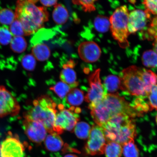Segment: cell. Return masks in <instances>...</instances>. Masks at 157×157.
Wrapping results in <instances>:
<instances>
[{
	"label": "cell",
	"instance_id": "11",
	"mask_svg": "<svg viewBox=\"0 0 157 157\" xmlns=\"http://www.w3.org/2000/svg\"><path fill=\"white\" fill-rule=\"evenodd\" d=\"M23 126L25 132L31 142L40 144L45 140L47 131L42 123L24 117Z\"/></svg>",
	"mask_w": 157,
	"mask_h": 157
},
{
	"label": "cell",
	"instance_id": "8",
	"mask_svg": "<svg viewBox=\"0 0 157 157\" xmlns=\"http://www.w3.org/2000/svg\"><path fill=\"white\" fill-rule=\"evenodd\" d=\"M107 143L103 128L94 125L91 128L84 150L90 155L103 154Z\"/></svg>",
	"mask_w": 157,
	"mask_h": 157
},
{
	"label": "cell",
	"instance_id": "35",
	"mask_svg": "<svg viewBox=\"0 0 157 157\" xmlns=\"http://www.w3.org/2000/svg\"><path fill=\"white\" fill-rule=\"evenodd\" d=\"M95 1H72L74 4L81 6L82 9L86 12H91L95 11Z\"/></svg>",
	"mask_w": 157,
	"mask_h": 157
},
{
	"label": "cell",
	"instance_id": "7",
	"mask_svg": "<svg viewBox=\"0 0 157 157\" xmlns=\"http://www.w3.org/2000/svg\"><path fill=\"white\" fill-rule=\"evenodd\" d=\"M57 113L54 125V131L58 135L64 130L72 132L79 121L78 113L81 112L80 108L71 107L69 109L59 110Z\"/></svg>",
	"mask_w": 157,
	"mask_h": 157
},
{
	"label": "cell",
	"instance_id": "36",
	"mask_svg": "<svg viewBox=\"0 0 157 157\" xmlns=\"http://www.w3.org/2000/svg\"><path fill=\"white\" fill-rule=\"evenodd\" d=\"M146 10L150 13L157 15V1L146 0L143 1Z\"/></svg>",
	"mask_w": 157,
	"mask_h": 157
},
{
	"label": "cell",
	"instance_id": "39",
	"mask_svg": "<svg viewBox=\"0 0 157 157\" xmlns=\"http://www.w3.org/2000/svg\"><path fill=\"white\" fill-rule=\"evenodd\" d=\"M64 157H78L76 155L72 154H69L68 155H66Z\"/></svg>",
	"mask_w": 157,
	"mask_h": 157
},
{
	"label": "cell",
	"instance_id": "12",
	"mask_svg": "<svg viewBox=\"0 0 157 157\" xmlns=\"http://www.w3.org/2000/svg\"><path fill=\"white\" fill-rule=\"evenodd\" d=\"M25 148L18 137L10 134L1 144L2 157H24Z\"/></svg>",
	"mask_w": 157,
	"mask_h": 157
},
{
	"label": "cell",
	"instance_id": "28",
	"mask_svg": "<svg viewBox=\"0 0 157 157\" xmlns=\"http://www.w3.org/2000/svg\"><path fill=\"white\" fill-rule=\"evenodd\" d=\"M122 153L125 157H139V151L134 140L125 143L122 146Z\"/></svg>",
	"mask_w": 157,
	"mask_h": 157
},
{
	"label": "cell",
	"instance_id": "3",
	"mask_svg": "<svg viewBox=\"0 0 157 157\" xmlns=\"http://www.w3.org/2000/svg\"><path fill=\"white\" fill-rule=\"evenodd\" d=\"M129 116L121 114L112 117L102 127L107 142H114L121 146L136 136V126Z\"/></svg>",
	"mask_w": 157,
	"mask_h": 157
},
{
	"label": "cell",
	"instance_id": "37",
	"mask_svg": "<svg viewBox=\"0 0 157 157\" xmlns=\"http://www.w3.org/2000/svg\"><path fill=\"white\" fill-rule=\"evenodd\" d=\"M42 4L46 7H51L57 4V1H40Z\"/></svg>",
	"mask_w": 157,
	"mask_h": 157
},
{
	"label": "cell",
	"instance_id": "5",
	"mask_svg": "<svg viewBox=\"0 0 157 157\" xmlns=\"http://www.w3.org/2000/svg\"><path fill=\"white\" fill-rule=\"evenodd\" d=\"M143 68L132 66L121 72V90L131 95L141 98L147 97L146 88L142 78Z\"/></svg>",
	"mask_w": 157,
	"mask_h": 157
},
{
	"label": "cell",
	"instance_id": "23",
	"mask_svg": "<svg viewBox=\"0 0 157 157\" xmlns=\"http://www.w3.org/2000/svg\"><path fill=\"white\" fill-rule=\"evenodd\" d=\"M11 50L16 53H21L27 48L26 40L23 36H13L10 43Z\"/></svg>",
	"mask_w": 157,
	"mask_h": 157
},
{
	"label": "cell",
	"instance_id": "10",
	"mask_svg": "<svg viewBox=\"0 0 157 157\" xmlns=\"http://www.w3.org/2000/svg\"><path fill=\"white\" fill-rule=\"evenodd\" d=\"M21 106L18 101L5 86H0V118L18 114Z\"/></svg>",
	"mask_w": 157,
	"mask_h": 157
},
{
	"label": "cell",
	"instance_id": "1",
	"mask_svg": "<svg viewBox=\"0 0 157 157\" xmlns=\"http://www.w3.org/2000/svg\"><path fill=\"white\" fill-rule=\"evenodd\" d=\"M89 109L94 121L101 127L115 116L125 114L132 117L139 114L124 98L115 94H107L101 101Z\"/></svg>",
	"mask_w": 157,
	"mask_h": 157
},
{
	"label": "cell",
	"instance_id": "25",
	"mask_svg": "<svg viewBox=\"0 0 157 157\" xmlns=\"http://www.w3.org/2000/svg\"><path fill=\"white\" fill-rule=\"evenodd\" d=\"M109 19L106 17L98 15L94 21V26L96 30L99 33L107 32L110 27Z\"/></svg>",
	"mask_w": 157,
	"mask_h": 157
},
{
	"label": "cell",
	"instance_id": "19",
	"mask_svg": "<svg viewBox=\"0 0 157 157\" xmlns=\"http://www.w3.org/2000/svg\"><path fill=\"white\" fill-rule=\"evenodd\" d=\"M103 87L107 94H113L121 89V82L119 77L115 75H109L104 80Z\"/></svg>",
	"mask_w": 157,
	"mask_h": 157
},
{
	"label": "cell",
	"instance_id": "20",
	"mask_svg": "<svg viewBox=\"0 0 157 157\" xmlns=\"http://www.w3.org/2000/svg\"><path fill=\"white\" fill-rule=\"evenodd\" d=\"M52 17L55 23L58 25H63L67 21L69 13L66 8L60 4L55 6L52 13Z\"/></svg>",
	"mask_w": 157,
	"mask_h": 157
},
{
	"label": "cell",
	"instance_id": "26",
	"mask_svg": "<svg viewBox=\"0 0 157 157\" xmlns=\"http://www.w3.org/2000/svg\"><path fill=\"white\" fill-rule=\"evenodd\" d=\"M91 129V127L88 123L80 122L76 124L74 131L78 138L86 139L89 137Z\"/></svg>",
	"mask_w": 157,
	"mask_h": 157
},
{
	"label": "cell",
	"instance_id": "4",
	"mask_svg": "<svg viewBox=\"0 0 157 157\" xmlns=\"http://www.w3.org/2000/svg\"><path fill=\"white\" fill-rule=\"evenodd\" d=\"M56 102L47 95L40 96L33 101L32 107L24 114V117L42 124L47 132H55L54 125L58 110Z\"/></svg>",
	"mask_w": 157,
	"mask_h": 157
},
{
	"label": "cell",
	"instance_id": "30",
	"mask_svg": "<svg viewBox=\"0 0 157 157\" xmlns=\"http://www.w3.org/2000/svg\"><path fill=\"white\" fill-rule=\"evenodd\" d=\"M21 64L25 70L33 71L36 65V59L32 54L25 55L21 59Z\"/></svg>",
	"mask_w": 157,
	"mask_h": 157
},
{
	"label": "cell",
	"instance_id": "33",
	"mask_svg": "<svg viewBox=\"0 0 157 157\" xmlns=\"http://www.w3.org/2000/svg\"><path fill=\"white\" fill-rule=\"evenodd\" d=\"M143 98L139 97L135 99L133 102V107H132L137 112L140 114L146 112L149 110H150L148 104L145 101Z\"/></svg>",
	"mask_w": 157,
	"mask_h": 157
},
{
	"label": "cell",
	"instance_id": "9",
	"mask_svg": "<svg viewBox=\"0 0 157 157\" xmlns=\"http://www.w3.org/2000/svg\"><path fill=\"white\" fill-rule=\"evenodd\" d=\"M101 70L98 69L88 78L90 88L84 97L85 101L90 103L88 108L94 106L102 100L107 94L101 83Z\"/></svg>",
	"mask_w": 157,
	"mask_h": 157
},
{
	"label": "cell",
	"instance_id": "18",
	"mask_svg": "<svg viewBox=\"0 0 157 157\" xmlns=\"http://www.w3.org/2000/svg\"><path fill=\"white\" fill-rule=\"evenodd\" d=\"M32 54L36 60L39 61H44L50 57V49L48 45L43 43H38L33 45Z\"/></svg>",
	"mask_w": 157,
	"mask_h": 157
},
{
	"label": "cell",
	"instance_id": "2",
	"mask_svg": "<svg viewBox=\"0 0 157 157\" xmlns=\"http://www.w3.org/2000/svg\"><path fill=\"white\" fill-rule=\"evenodd\" d=\"M38 1L21 0L17 2L15 19L22 24L25 35L38 32L48 20V12L44 7L37 6Z\"/></svg>",
	"mask_w": 157,
	"mask_h": 157
},
{
	"label": "cell",
	"instance_id": "22",
	"mask_svg": "<svg viewBox=\"0 0 157 157\" xmlns=\"http://www.w3.org/2000/svg\"><path fill=\"white\" fill-rule=\"evenodd\" d=\"M123 152L122 146L114 142H108L105 148L106 157H121Z\"/></svg>",
	"mask_w": 157,
	"mask_h": 157
},
{
	"label": "cell",
	"instance_id": "31",
	"mask_svg": "<svg viewBox=\"0 0 157 157\" xmlns=\"http://www.w3.org/2000/svg\"><path fill=\"white\" fill-rule=\"evenodd\" d=\"M9 30L14 36H23L25 35L22 24L18 20L15 19L10 25Z\"/></svg>",
	"mask_w": 157,
	"mask_h": 157
},
{
	"label": "cell",
	"instance_id": "29",
	"mask_svg": "<svg viewBox=\"0 0 157 157\" xmlns=\"http://www.w3.org/2000/svg\"><path fill=\"white\" fill-rule=\"evenodd\" d=\"M15 19V13L11 9L4 8L0 10V23L10 25Z\"/></svg>",
	"mask_w": 157,
	"mask_h": 157
},
{
	"label": "cell",
	"instance_id": "13",
	"mask_svg": "<svg viewBox=\"0 0 157 157\" xmlns=\"http://www.w3.org/2000/svg\"><path fill=\"white\" fill-rule=\"evenodd\" d=\"M150 18V13L146 10H135L131 11L129 14L128 24L129 34L135 33L144 29Z\"/></svg>",
	"mask_w": 157,
	"mask_h": 157
},
{
	"label": "cell",
	"instance_id": "6",
	"mask_svg": "<svg viewBox=\"0 0 157 157\" xmlns=\"http://www.w3.org/2000/svg\"><path fill=\"white\" fill-rule=\"evenodd\" d=\"M129 12L126 6L115 10L110 17V29L114 39L123 46L128 45L127 38L129 34L128 27Z\"/></svg>",
	"mask_w": 157,
	"mask_h": 157
},
{
	"label": "cell",
	"instance_id": "40",
	"mask_svg": "<svg viewBox=\"0 0 157 157\" xmlns=\"http://www.w3.org/2000/svg\"><path fill=\"white\" fill-rule=\"evenodd\" d=\"M156 122L157 124V115L156 117Z\"/></svg>",
	"mask_w": 157,
	"mask_h": 157
},
{
	"label": "cell",
	"instance_id": "15",
	"mask_svg": "<svg viewBox=\"0 0 157 157\" xmlns=\"http://www.w3.org/2000/svg\"><path fill=\"white\" fill-rule=\"evenodd\" d=\"M75 66L74 61L70 60L63 65L60 75L61 81L69 86L72 89L77 87L78 85L76 72L73 69Z\"/></svg>",
	"mask_w": 157,
	"mask_h": 157
},
{
	"label": "cell",
	"instance_id": "17",
	"mask_svg": "<svg viewBox=\"0 0 157 157\" xmlns=\"http://www.w3.org/2000/svg\"><path fill=\"white\" fill-rule=\"evenodd\" d=\"M45 147L49 151L56 152L60 151L64 145L61 137L56 132L48 135L44 140Z\"/></svg>",
	"mask_w": 157,
	"mask_h": 157
},
{
	"label": "cell",
	"instance_id": "14",
	"mask_svg": "<svg viewBox=\"0 0 157 157\" xmlns=\"http://www.w3.org/2000/svg\"><path fill=\"white\" fill-rule=\"evenodd\" d=\"M78 52L82 60L87 63L97 62L101 52L98 44L92 41H86L80 44L78 47Z\"/></svg>",
	"mask_w": 157,
	"mask_h": 157
},
{
	"label": "cell",
	"instance_id": "16",
	"mask_svg": "<svg viewBox=\"0 0 157 157\" xmlns=\"http://www.w3.org/2000/svg\"><path fill=\"white\" fill-rule=\"evenodd\" d=\"M84 99L83 91L78 88H72L62 101L64 106L75 107L83 102Z\"/></svg>",
	"mask_w": 157,
	"mask_h": 157
},
{
	"label": "cell",
	"instance_id": "34",
	"mask_svg": "<svg viewBox=\"0 0 157 157\" xmlns=\"http://www.w3.org/2000/svg\"><path fill=\"white\" fill-rule=\"evenodd\" d=\"M147 97L148 98L150 110H157V84L153 86Z\"/></svg>",
	"mask_w": 157,
	"mask_h": 157
},
{
	"label": "cell",
	"instance_id": "38",
	"mask_svg": "<svg viewBox=\"0 0 157 157\" xmlns=\"http://www.w3.org/2000/svg\"><path fill=\"white\" fill-rule=\"evenodd\" d=\"M153 47H154V51L157 54V37L155 39V41L153 43Z\"/></svg>",
	"mask_w": 157,
	"mask_h": 157
},
{
	"label": "cell",
	"instance_id": "24",
	"mask_svg": "<svg viewBox=\"0 0 157 157\" xmlns=\"http://www.w3.org/2000/svg\"><path fill=\"white\" fill-rule=\"evenodd\" d=\"M143 64L146 67L157 68V54L154 51L147 50L143 53L142 56Z\"/></svg>",
	"mask_w": 157,
	"mask_h": 157
},
{
	"label": "cell",
	"instance_id": "32",
	"mask_svg": "<svg viewBox=\"0 0 157 157\" xmlns=\"http://www.w3.org/2000/svg\"><path fill=\"white\" fill-rule=\"evenodd\" d=\"M13 38L9 29L5 26L0 27V44L6 46L10 44Z\"/></svg>",
	"mask_w": 157,
	"mask_h": 157
},
{
	"label": "cell",
	"instance_id": "27",
	"mask_svg": "<svg viewBox=\"0 0 157 157\" xmlns=\"http://www.w3.org/2000/svg\"><path fill=\"white\" fill-rule=\"evenodd\" d=\"M71 89L69 86L62 82H58L50 88L60 99L63 100Z\"/></svg>",
	"mask_w": 157,
	"mask_h": 157
},
{
	"label": "cell",
	"instance_id": "21",
	"mask_svg": "<svg viewBox=\"0 0 157 157\" xmlns=\"http://www.w3.org/2000/svg\"><path fill=\"white\" fill-rule=\"evenodd\" d=\"M142 75L147 97L153 86L157 84V75L152 71L143 68Z\"/></svg>",
	"mask_w": 157,
	"mask_h": 157
}]
</instances>
